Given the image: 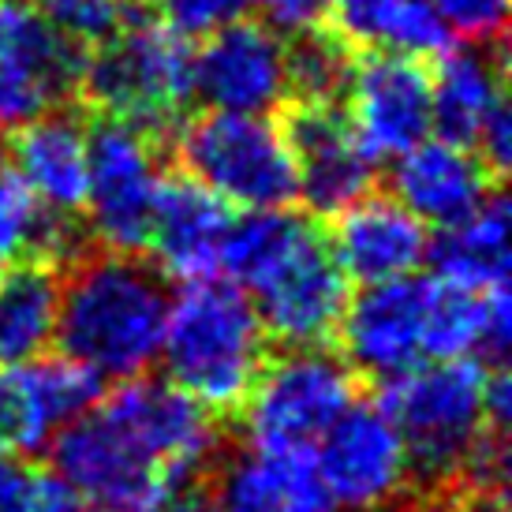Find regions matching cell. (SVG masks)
<instances>
[{
    "label": "cell",
    "instance_id": "6da1fadb",
    "mask_svg": "<svg viewBox=\"0 0 512 512\" xmlns=\"http://www.w3.org/2000/svg\"><path fill=\"white\" fill-rule=\"evenodd\" d=\"M165 277L139 255H79L60 273L57 344L101 382H124L157 363L165 314Z\"/></svg>",
    "mask_w": 512,
    "mask_h": 512
},
{
    "label": "cell",
    "instance_id": "7a4b0ae2",
    "mask_svg": "<svg viewBox=\"0 0 512 512\" xmlns=\"http://www.w3.org/2000/svg\"><path fill=\"white\" fill-rule=\"evenodd\" d=\"M165 378L221 415H240L270 359V337L255 299L228 277L184 281L169 296L161 352Z\"/></svg>",
    "mask_w": 512,
    "mask_h": 512
},
{
    "label": "cell",
    "instance_id": "3957f363",
    "mask_svg": "<svg viewBox=\"0 0 512 512\" xmlns=\"http://www.w3.org/2000/svg\"><path fill=\"white\" fill-rule=\"evenodd\" d=\"M483 359H427L382 382L378 404L397 423L408 453V479L449 490L486 423Z\"/></svg>",
    "mask_w": 512,
    "mask_h": 512
},
{
    "label": "cell",
    "instance_id": "277c9868",
    "mask_svg": "<svg viewBox=\"0 0 512 512\" xmlns=\"http://www.w3.org/2000/svg\"><path fill=\"white\" fill-rule=\"evenodd\" d=\"M98 116L124 120L150 135L176 131L191 105V45L165 19L124 15V23L94 45L79 79Z\"/></svg>",
    "mask_w": 512,
    "mask_h": 512
},
{
    "label": "cell",
    "instance_id": "5b68a950",
    "mask_svg": "<svg viewBox=\"0 0 512 512\" xmlns=\"http://www.w3.org/2000/svg\"><path fill=\"white\" fill-rule=\"evenodd\" d=\"M176 154L187 176L240 214L296 202V157L270 113L206 109L176 124Z\"/></svg>",
    "mask_w": 512,
    "mask_h": 512
},
{
    "label": "cell",
    "instance_id": "8992f818",
    "mask_svg": "<svg viewBox=\"0 0 512 512\" xmlns=\"http://www.w3.org/2000/svg\"><path fill=\"white\" fill-rule=\"evenodd\" d=\"M45 449L90 512H165L184 494L172 471L98 408L60 427Z\"/></svg>",
    "mask_w": 512,
    "mask_h": 512
},
{
    "label": "cell",
    "instance_id": "52a82bcc",
    "mask_svg": "<svg viewBox=\"0 0 512 512\" xmlns=\"http://www.w3.org/2000/svg\"><path fill=\"white\" fill-rule=\"evenodd\" d=\"M359 397L356 370L326 348H288L266 359L243 404L251 445L311 453L344 408Z\"/></svg>",
    "mask_w": 512,
    "mask_h": 512
},
{
    "label": "cell",
    "instance_id": "ba28073f",
    "mask_svg": "<svg viewBox=\"0 0 512 512\" xmlns=\"http://www.w3.org/2000/svg\"><path fill=\"white\" fill-rule=\"evenodd\" d=\"M90 180H86V232L101 251L143 255L150 240L161 161L154 135L124 120L101 116L86 128Z\"/></svg>",
    "mask_w": 512,
    "mask_h": 512
},
{
    "label": "cell",
    "instance_id": "9c48e42d",
    "mask_svg": "<svg viewBox=\"0 0 512 512\" xmlns=\"http://www.w3.org/2000/svg\"><path fill=\"white\" fill-rule=\"evenodd\" d=\"M86 49L64 38L34 0H0V131L64 109L79 94Z\"/></svg>",
    "mask_w": 512,
    "mask_h": 512
},
{
    "label": "cell",
    "instance_id": "30bf717a",
    "mask_svg": "<svg viewBox=\"0 0 512 512\" xmlns=\"http://www.w3.org/2000/svg\"><path fill=\"white\" fill-rule=\"evenodd\" d=\"M314 471L337 509L378 512L408 479V453L397 423L378 400H352L311 449Z\"/></svg>",
    "mask_w": 512,
    "mask_h": 512
},
{
    "label": "cell",
    "instance_id": "8fae6325",
    "mask_svg": "<svg viewBox=\"0 0 512 512\" xmlns=\"http://www.w3.org/2000/svg\"><path fill=\"white\" fill-rule=\"evenodd\" d=\"M98 412L128 430L146 453H154L184 490L206 471L221 441L217 415L206 412L184 389H176L169 378H124L109 393H101Z\"/></svg>",
    "mask_w": 512,
    "mask_h": 512
},
{
    "label": "cell",
    "instance_id": "7c38bea8",
    "mask_svg": "<svg viewBox=\"0 0 512 512\" xmlns=\"http://www.w3.org/2000/svg\"><path fill=\"white\" fill-rule=\"evenodd\" d=\"M344 98L352 131L374 165L397 161L434 135L430 72L423 60L400 53H367L352 60Z\"/></svg>",
    "mask_w": 512,
    "mask_h": 512
},
{
    "label": "cell",
    "instance_id": "4fadbf2b",
    "mask_svg": "<svg viewBox=\"0 0 512 512\" xmlns=\"http://www.w3.org/2000/svg\"><path fill=\"white\" fill-rule=\"evenodd\" d=\"M434 299V277H393L363 285L348 299L337 326L344 363L367 378H393L427 359V318Z\"/></svg>",
    "mask_w": 512,
    "mask_h": 512
},
{
    "label": "cell",
    "instance_id": "5bb4252c",
    "mask_svg": "<svg viewBox=\"0 0 512 512\" xmlns=\"http://www.w3.org/2000/svg\"><path fill=\"white\" fill-rule=\"evenodd\" d=\"M281 128L296 157V199L311 217H337L374 187V161L341 101H292Z\"/></svg>",
    "mask_w": 512,
    "mask_h": 512
},
{
    "label": "cell",
    "instance_id": "9a60e30c",
    "mask_svg": "<svg viewBox=\"0 0 512 512\" xmlns=\"http://www.w3.org/2000/svg\"><path fill=\"white\" fill-rule=\"evenodd\" d=\"M191 94L217 113H273L288 101L285 38L255 19H236L191 53Z\"/></svg>",
    "mask_w": 512,
    "mask_h": 512
},
{
    "label": "cell",
    "instance_id": "2e32d148",
    "mask_svg": "<svg viewBox=\"0 0 512 512\" xmlns=\"http://www.w3.org/2000/svg\"><path fill=\"white\" fill-rule=\"evenodd\" d=\"M251 299H255L270 344L326 348L337 337L344 307L352 299V281L344 277L329 251V240L322 236Z\"/></svg>",
    "mask_w": 512,
    "mask_h": 512
},
{
    "label": "cell",
    "instance_id": "e0dca14e",
    "mask_svg": "<svg viewBox=\"0 0 512 512\" xmlns=\"http://www.w3.org/2000/svg\"><path fill=\"white\" fill-rule=\"evenodd\" d=\"M232 206L221 202L187 172L161 176L150 217L146 251L154 258V270L165 281H199L221 273V247H225Z\"/></svg>",
    "mask_w": 512,
    "mask_h": 512
},
{
    "label": "cell",
    "instance_id": "ac0fdd59",
    "mask_svg": "<svg viewBox=\"0 0 512 512\" xmlns=\"http://www.w3.org/2000/svg\"><path fill=\"white\" fill-rule=\"evenodd\" d=\"M326 240L348 281L378 285L408 277L427 262L430 232L397 195L367 191L333 217V232Z\"/></svg>",
    "mask_w": 512,
    "mask_h": 512
},
{
    "label": "cell",
    "instance_id": "d6986e66",
    "mask_svg": "<svg viewBox=\"0 0 512 512\" xmlns=\"http://www.w3.org/2000/svg\"><path fill=\"white\" fill-rule=\"evenodd\" d=\"M494 191H498V172L471 146L441 135H430L408 154H400L393 169V195L427 228L456 225Z\"/></svg>",
    "mask_w": 512,
    "mask_h": 512
},
{
    "label": "cell",
    "instance_id": "ffe728a7",
    "mask_svg": "<svg viewBox=\"0 0 512 512\" xmlns=\"http://www.w3.org/2000/svg\"><path fill=\"white\" fill-rule=\"evenodd\" d=\"M210 498L217 512H337L311 453L262 445L228 456Z\"/></svg>",
    "mask_w": 512,
    "mask_h": 512
},
{
    "label": "cell",
    "instance_id": "44dd1931",
    "mask_svg": "<svg viewBox=\"0 0 512 512\" xmlns=\"http://www.w3.org/2000/svg\"><path fill=\"white\" fill-rule=\"evenodd\" d=\"M15 176L34 191V199L57 214H83L90 180V146L83 120L64 109L15 128Z\"/></svg>",
    "mask_w": 512,
    "mask_h": 512
},
{
    "label": "cell",
    "instance_id": "7402d4cb",
    "mask_svg": "<svg viewBox=\"0 0 512 512\" xmlns=\"http://www.w3.org/2000/svg\"><path fill=\"white\" fill-rule=\"evenodd\" d=\"M430 109H434V135L475 150L486 124L501 109H509L505 64L498 53L449 45L438 57V72H430Z\"/></svg>",
    "mask_w": 512,
    "mask_h": 512
},
{
    "label": "cell",
    "instance_id": "603a6c76",
    "mask_svg": "<svg viewBox=\"0 0 512 512\" xmlns=\"http://www.w3.org/2000/svg\"><path fill=\"white\" fill-rule=\"evenodd\" d=\"M333 34L359 53L430 60L453 45V30L427 0H329Z\"/></svg>",
    "mask_w": 512,
    "mask_h": 512
},
{
    "label": "cell",
    "instance_id": "cb8c5ba5",
    "mask_svg": "<svg viewBox=\"0 0 512 512\" xmlns=\"http://www.w3.org/2000/svg\"><path fill=\"white\" fill-rule=\"evenodd\" d=\"M509 236V199L498 187L468 217L438 228V236L427 243V262L434 270L430 277H438L441 285L468 288V292L505 285L509 281Z\"/></svg>",
    "mask_w": 512,
    "mask_h": 512
},
{
    "label": "cell",
    "instance_id": "d4e9b609",
    "mask_svg": "<svg viewBox=\"0 0 512 512\" xmlns=\"http://www.w3.org/2000/svg\"><path fill=\"white\" fill-rule=\"evenodd\" d=\"M326 236L311 214H299L292 206L277 210H247L232 217L221 247V277L240 285L247 296H255L262 285H270L277 273L292 266L311 243Z\"/></svg>",
    "mask_w": 512,
    "mask_h": 512
},
{
    "label": "cell",
    "instance_id": "484cf974",
    "mask_svg": "<svg viewBox=\"0 0 512 512\" xmlns=\"http://www.w3.org/2000/svg\"><path fill=\"white\" fill-rule=\"evenodd\" d=\"M60 270L49 262H15L0 270V367H23L57 344Z\"/></svg>",
    "mask_w": 512,
    "mask_h": 512
},
{
    "label": "cell",
    "instance_id": "4316f807",
    "mask_svg": "<svg viewBox=\"0 0 512 512\" xmlns=\"http://www.w3.org/2000/svg\"><path fill=\"white\" fill-rule=\"evenodd\" d=\"M79 255L83 232L75 225V214L49 210L15 172H0V270L30 258L64 270Z\"/></svg>",
    "mask_w": 512,
    "mask_h": 512
},
{
    "label": "cell",
    "instance_id": "83f0119b",
    "mask_svg": "<svg viewBox=\"0 0 512 512\" xmlns=\"http://www.w3.org/2000/svg\"><path fill=\"white\" fill-rule=\"evenodd\" d=\"M19 385H23V397H27L30 423L38 430V438L49 445V438L60 427H68L72 419L86 415L90 408H98L105 382L90 367H83L72 356H38L15 367Z\"/></svg>",
    "mask_w": 512,
    "mask_h": 512
},
{
    "label": "cell",
    "instance_id": "f1b7e54d",
    "mask_svg": "<svg viewBox=\"0 0 512 512\" xmlns=\"http://www.w3.org/2000/svg\"><path fill=\"white\" fill-rule=\"evenodd\" d=\"M352 75V49L333 30H303L292 34V45H285V79L288 101H341Z\"/></svg>",
    "mask_w": 512,
    "mask_h": 512
},
{
    "label": "cell",
    "instance_id": "f546056e",
    "mask_svg": "<svg viewBox=\"0 0 512 512\" xmlns=\"http://www.w3.org/2000/svg\"><path fill=\"white\" fill-rule=\"evenodd\" d=\"M53 27L83 49H94L124 23V0H38Z\"/></svg>",
    "mask_w": 512,
    "mask_h": 512
},
{
    "label": "cell",
    "instance_id": "4dcf8cb0",
    "mask_svg": "<svg viewBox=\"0 0 512 512\" xmlns=\"http://www.w3.org/2000/svg\"><path fill=\"white\" fill-rule=\"evenodd\" d=\"M0 453L12 456H34L45 453V441L38 438V430L30 423L27 397L15 367H0Z\"/></svg>",
    "mask_w": 512,
    "mask_h": 512
},
{
    "label": "cell",
    "instance_id": "1f68e13d",
    "mask_svg": "<svg viewBox=\"0 0 512 512\" xmlns=\"http://www.w3.org/2000/svg\"><path fill=\"white\" fill-rule=\"evenodd\" d=\"M251 0H161V19L180 38H210L214 30L243 19Z\"/></svg>",
    "mask_w": 512,
    "mask_h": 512
},
{
    "label": "cell",
    "instance_id": "d6a6232c",
    "mask_svg": "<svg viewBox=\"0 0 512 512\" xmlns=\"http://www.w3.org/2000/svg\"><path fill=\"white\" fill-rule=\"evenodd\" d=\"M427 4L453 30V38L468 42H494L509 19V0H427Z\"/></svg>",
    "mask_w": 512,
    "mask_h": 512
},
{
    "label": "cell",
    "instance_id": "836d02e7",
    "mask_svg": "<svg viewBox=\"0 0 512 512\" xmlns=\"http://www.w3.org/2000/svg\"><path fill=\"white\" fill-rule=\"evenodd\" d=\"M251 8H258L262 23L270 30H277L281 38H292V34H303V30H314L326 23L329 15V0H251Z\"/></svg>",
    "mask_w": 512,
    "mask_h": 512
},
{
    "label": "cell",
    "instance_id": "e575fe53",
    "mask_svg": "<svg viewBox=\"0 0 512 512\" xmlns=\"http://www.w3.org/2000/svg\"><path fill=\"white\" fill-rule=\"evenodd\" d=\"M27 512H90L86 501L75 494L72 483H64L57 471L34 468V483H30Z\"/></svg>",
    "mask_w": 512,
    "mask_h": 512
},
{
    "label": "cell",
    "instance_id": "d590c367",
    "mask_svg": "<svg viewBox=\"0 0 512 512\" xmlns=\"http://www.w3.org/2000/svg\"><path fill=\"white\" fill-rule=\"evenodd\" d=\"M34 468L23 456L0 453V512H27Z\"/></svg>",
    "mask_w": 512,
    "mask_h": 512
},
{
    "label": "cell",
    "instance_id": "8d00e7d4",
    "mask_svg": "<svg viewBox=\"0 0 512 512\" xmlns=\"http://www.w3.org/2000/svg\"><path fill=\"white\" fill-rule=\"evenodd\" d=\"M449 512H509V490L505 486H464L445 490Z\"/></svg>",
    "mask_w": 512,
    "mask_h": 512
},
{
    "label": "cell",
    "instance_id": "74e56055",
    "mask_svg": "<svg viewBox=\"0 0 512 512\" xmlns=\"http://www.w3.org/2000/svg\"><path fill=\"white\" fill-rule=\"evenodd\" d=\"M165 512H217V505H214V498H210V494H199V490H184V494L172 501Z\"/></svg>",
    "mask_w": 512,
    "mask_h": 512
},
{
    "label": "cell",
    "instance_id": "f35d334b",
    "mask_svg": "<svg viewBox=\"0 0 512 512\" xmlns=\"http://www.w3.org/2000/svg\"><path fill=\"white\" fill-rule=\"evenodd\" d=\"M8 169V143H4V135H0V172Z\"/></svg>",
    "mask_w": 512,
    "mask_h": 512
},
{
    "label": "cell",
    "instance_id": "ab89813d",
    "mask_svg": "<svg viewBox=\"0 0 512 512\" xmlns=\"http://www.w3.org/2000/svg\"><path fill=\"white\" fill-rule=\"evenodd\" d=\"M124 4H146V0H124Z\"/></svg>",
    "mask_w": 512,
    "mask_h": 512
},
{
    "label": "cell",
    "instance_id": "60d3db41",
    "mask_svg": "<svg viewBox=\"0 0 512 512\" xmlns=\"http://www.w3.org/2000/svg\"><path fill=\"white\" fill-rule=\"evenodd\" d=\"M34 4H38V0H34Z\"/></svg>",
    "mask_w": 512,
    "mask_h": 512
}]
</instances>
